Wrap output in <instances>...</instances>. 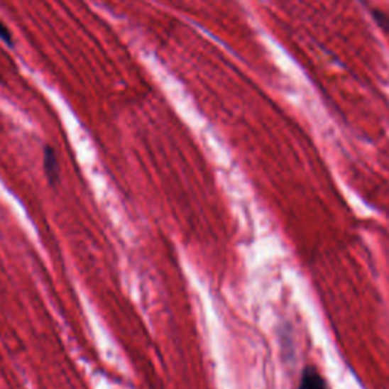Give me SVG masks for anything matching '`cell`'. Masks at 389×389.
Returning a JSON list of instances; mask_svg holds the SVG:
<instances>
[{"mask_svg":"<svg viewBox=\"0 0 389 389\" xmlns=\"http://www.w3.org/2000/svg\"><path fill=\"white\" fill-rule=\"evenodd\" d=\"M43 169H45V174L48 181L52 186H57L60 177H61V169H60V161L55 149L52 146H46L45 153H43Z\"/></svg>","mask_w":389,"mask_h":389,"instance_id":"1","label":"cell"},{"mask_svg":"<svg viewBox=\"0 0 389 389\" xmlns=\"http://www.w3.org/2000/svg\"><path fill=\"white\" fill-rule=\"evenodd\" d=\"M300 389H327V388H326V383H324V380L321 379V376L317 371L307 370L305 373V376H302Z\"/></svg>","mask_w":389,"mask_h":389,"instance_id":"2","label":"cell"},{"mask_svg":"<svg viewBox=\"0 0 389 389\" xmlns=\"http://www.w3.org/2000/svg\"><path fill=\"white\" fill-rule=\"evenodd\" d=\"M0 40H2L4 43H6L8 46H13V45H14V40H13V32L9 31V28L4 23L2 20H0Z\"/></svg>","mask_w":389,"mask_h":389,"instance_id":"3","label":"cell"}]
</instances>
